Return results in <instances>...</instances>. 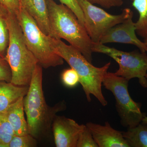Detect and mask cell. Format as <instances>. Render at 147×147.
Segmentation results:
<instances>
[{
	"label": "cell",
	"instance_id": "obj_1",
	"mask_svg": "<svg viewBox=\"0 0 147 147\" xmlns=\"http://www.w3.org/2000/svg\"><path fill=\"white\" fill-rule=\"evenodd\" d=\"M42 68L39 64L37 65L28 90L24 98L29 133L37 139L49 132L57 114L67 108L64 100L53 107L46 103L42 89Z\"/></svg>",
	"mask_w": 147,
	"mask_h": 147
},
{
	"label": "cell",
	"instance_id": "obj_2",
	"mask_svg": "<svg viewBox=\"0 0 147 147\" xmlns=\"http://www.w3.org/2000/svg\"><path fill=\"white\" fill-rule=\"evenodd\" d=\"M49 40L54 51L78 74L79 83L82 85L88 102L91 101V95H92L102 106L108 105V102L102 94V80L108 72L110 62L102 67H96L90 63L79 50L71 45L50 36Z\"/></svg>",
	"mask_w": 147,
	"mask_h": 147
},
{
	"label": "cell",
	"instance_id": "obj_3",
	"mask_svg": "<svg viewBox=\"0 0 147 147\" xmlns=\"http://www.w3.org/2000/svg\"><path fill=\"white\" fill-rule=\"evenodd\" d=\"M48 9L49 36L65 40L76 48L91 63L93 42L76 15L66 6L54 0H46Z\"/></svg>",
	"mask_w": 147,
	"mask_h": 147
},
{
	"label": "cell",
	"instance_id": "obj_4",
	"mask_svg": "<svg viewBox=\"0 0 147 147\" xmlns=\"http://www.w3.org/2000/svg\"><path fill=\"white\" fill-rule=\"evenodd\" d=\"M7 22L9 38L5 59L11 70V83L29 87L38 61L26 45L16 14L7 11Z\"/></svg>",
	"mask_w": 147,
	"mask_h": 147
},
{
	"label": "cell",
	"instance_id": "obj_5",
	"mask_svg": "<svg viewBox=\"0 0 147 147\" xmlns=\"http://www.w3.org/2000/svg\"><path fill=\"white\" fill-rule=\"evenodd\" d=\"M23 32L25 42L42 68L62 65L64 60L54 51L49 40L34 18L21 6L16 14Z\"/></svg>",
	"mask_w": 147,
	"mask_h": 147
},
{
	"label": "cell",
	"instance_id": "obj_6",
	"mask_svg": "<svg viewBox=\"0 0 147 147\" xmlns=\"http://www.w3.org/2000/svg\"><path fill=\"white\" fill-rule=\"evenodd\" d=\"M128 80L114 73L107 72L102 86L113 93L116 100V108L122 126L127 128L137 126L146 116L141 110V102L134 101L129 92Z\"/></svg>",
	"mask_w": 147,
	"mask_h": 147
},
{
	"label": "cell",
	"instance_id": "obj_7",
	"mask_svg": "<svg viewBox=\"0 0 147 147\" xmlns=\"http://www.w3.org/2000/svg\"><path fill=\"white\" fill-rule=\"evenodd\" d=\"M92 50L93 53L108 55L117 63L119 68L114 73L115 75L129 81L133 78H138L140 85L143 88H147L146 53L137 50L124 52L100 43H93Z\"/></svg>",
	"mask_w": 147,
	"mask_h": 147
},
{
	"label": "cell",
	"instance_id": "obj_8",
	"mask_svg": "<svg viewBox=\"0 0 147 147\" xmlns=\"http://www.w3.org/2000/svg\"><path fill=\"white\" fill-rule=\"evenodd\" d=\"M84 17V27L93 43L100 42L105 33L114 26L124 21L131 12L126 8L118 15H113L86 0H78Z\"/></svg>",
	"mask_w": 147,
	"mask_h": 147
},
{
	"label": "cell",
	"instance_id": "obj_9",
	"mask_svg": "<svg viewBox=\"0 0 147 147\" xmlns=\"http://www.w3.org/2000/svg\"><path fill=\"white\" fill-rule=\"evenodd\" d=\"M133 12L131 11L123 22L114 26L104 34L99 43H120L135 45L143 53H147V47L136 34V27L132 18Z\"/></svg>",
	"mask_w": 147,
	"mask_h": 147
},
{
	"label": "cell",
	"instance_id": "obj_10",
	"mask_svg": "<svg viewBox=\"0 0 147 147\" xmlns=\"http://www.w3.org/2000/svg\"><path fill=\"white\" fill-rule=\"evenodd\" d=\"M85 125L65 116H56L52 126L56 146L76 147L79 134Z\"/></svg>",
	"mask_w": 147,
	"mask_h": 147
},
{
	"label": "cell",
	"instance_id": "obj_11",
	"mask_svg": "<svg viewBox=\"0 0 147 147\" xmlns=\"http://www.w3.org/2000/svg\"><path fill=\"white\" fill-rule=\"evenodd\" d=\"M86 125L98 147H129L124 138L123 131L113 128L108 121L104 125L88 122Z\"/></svg>",
	"mask_w": 147,
	"mask_h": 147
},
{
	"label": "cell",
	"instance_id": "obj_12",
	"mask_svg": "<svg viewBox=\"0 0 147 147\" xmlns=\"http://www.w3.org/2000/svg\"><path fill=\"white\" fill-rule=\"evenodd\" d=\"M21 6L34 18L45 34L49 35V18L46 0H20Z\"/></svg>",
	"mask_w": 147,
	"mask_h": 147
},
{
	"label": "cell",
	"instance_id": "obj_13",
	"mask_svg": "<svg viewBox=\"0 0 147 147\" xmlns=\"http://www.w3.org/2000/svg\"><path fill=\"white\" fill-rule=\"evenodd\" d=\"M24 97L19 98L4 113L15 135L29 134L28 124L24 115Z\"/></svg>",
	"mask_w": 147,
	"mask_h": 147
},
{
	"label": "cell",
	"instance_id": "obj_14",
	"mask_svg": "<svg viewBox=\"0 0 147 147\" xmlns=\"http://www.w3.org/2000/svg\"><path fill=\"white\" fill-rule=\"evenodd\" d=\"M29 87L16 86L11 82L0 81V114L6 112L9 107L21 97H24Z\"/></svg>",
	"mask_w": 147,
	"mask_h": 147
},
{
	"label": "cell",
	"instance_id": "obj_15",
	"mask_svg": "<svg viewBox=\"0 0 147 147\" xmlns=\"http://www.w3.org/2000/svg\"><path fill=\"white\" fill-rule=\"evenodd\" d=\"M123 135L129 147H147V124L141 123L127 128Z\"/></svg>",
	"mask_w": 147,
	"mask_h": 147
},
{
	"label": "cell",
	"instance_id": "obj_16",
	"mask_svg": "<svg viewBox=\"0 0 147 147\" xmlns=\"http://www.w3.org/2000/svg\"><path fill=\"white\" fill-rule=\"evenodd\" d=\"M132 5L139 15L135 23L136 32L139 36L145 38L147 36V0H133Z\"/></svg>",
	"mask_w": 147,
	"mask_h": 147
},
{
	"label": "cell",
	"instance_id": "obj_17",
	"mask_svg": "<svg viewBox=\"0 0 147 147\" xmlns=\"http://www.w3.org/2000/svg\"><path fill=\"white\" fill-rule=\"evenodd\" d=\"M7 11L0 5V57L5 59L9 42V31L7 22Z\"/></svg>",
	"mask_w": 147,
	"mask_h": 147
},
{
	"label": "cell",
	"instance_id": "obj_18",
	"mask_svg": "<svg viewBox=\"0 0 147 147\" xmlns=\"http://www.w3.org/2000/svg\"><path fill=\"white\" fill-rule=\"evenodd\" d=\"M14 133L4 113L0 114V147H8Z\"/></svg>",
	"mask_w": 147,
	"mask_h": 147
},
{
	"label": "cell",
	"instance_id": "obj_19",
	"mask_svg": "<svg viewBox=\"0 0 147 147\" xmlns=\"http://www.w3.org/2000/svg\"><path fill=\"white\" fill-rule=\"evenodd\" d=\"M37 145V139L29 133L22 135L14 134L8 147H35Z\"/></svg>",
	"mask_w": 147,
	"mask_h": 147
},
{
	"label": "cell",
	"instance_id": "obj_20",
	"mask_svg": "<svg viewBox=\"0 0 147 147\" xmlns=\"http://www.w3.org/2000/svg\"><path fill=\"white\" fill-rule=\"evenodd\" d=\"M76 147H98L86 125L79 134Z\"/></svg>",
	"mask_w": 147,
	"mask_h": 147
},
{
	"label": "cell",
	"instance_id": "obj_21",
	"mask_svg": "<svg viewBox=\"0 0 147 147\" xmlns=\"http://www.w3.org/2000/svg\"><path fill=\"white\" fill-rule=\"evenodd\" d=\"M61 77L62 82L64 86L68 88H74L79 83L78 74L71 67L64 70L62 73Z\"/></svg>",
	"mask_w": 147,
	"mask_h": 147
},
{
	"label": "cell",
	"instance_id": "obj_22",
	"mask_svg": "<svg viewBox=\"0 0 147 147\" xmlns=\"http://www.w3.org/2000/svg\"><path fill=\"white\" fill-rule=\"evenodd\" d=\"M61 3L70 9L76 15L79 22L84 27V13L78 0H59Z\"/></svg>",
	"mask_w": 147,
	"mask_h": 147
},
{
	"label": "cell",
	"instance_id": "obj_23",
	"mask_svg": "<svg viewBox=\"0 0 147 147\" xmlns=\"http://www.w3.org/2000/svg\"><path fill=\"white\" fill-rule=\"evenodd\" d=\"M11 72L10 67L5 58L0 57V81L11 82Z\"/></svg>",
	"mask_w": 147,
	"mask_h": 147
},
{
	"label": "cell",
	"instance_id": "obj_24",
	"mask_svg": "<svg viewBox=\"0 0 147 147\" xmlns=\"http://www.w3.org/2000/svg\"><path fill=\"white\" fill-rule=\"evenodd\" d=\"M0 5L10 13L16 14L21 7L19 0H0Z\"/></svg>",
	"mask_w": 147,
	"mask_h": 147
},
{
	"label": "cell",
	"instance_id": "obj_25",
	"mask_svg": "<svg viewBox=\"0 0 147 147\" xmlns=\"http://www.w3.org/2000/svg\"><path fill=\"white\" fill-rule=\"evenodd\" d=\"M93 4L99 5L100 6L106 9L115 7H120L123 4V0H86Z\"/></svg>",
	"mask_w": 147,
	"mask_h": 147
},
{
	"label": "cell",
	"instance_id": "obj_26",
	"mask_svg": "<svg viewBox=\"0 0 147 147\" xmlns=\"http://www.w3.org/2000/svg\"><path fill=\"white\" fill-rule=\"evenodd\" d=\"M146 77L147 78V73L146 75ZM142 123H144V124H147V117L146 116L142 120Z\"/></svg>",
	"mask_w": 147,
	"mask_h": 147
},
{
	"label": "cell",
	"instance_id": "obj_27",
	"mask_svg": "<svg viewBox=\"0 0 147 147\" xmlns=\"http://www.w3.org/2000/svg\"><path fill=\"white\" fill-rule=\"evenodd\" d=\"M144 42L145 44H146V45L147 47V36L145 38L144 41Z\"/></svg>",
	"mask_w": 147,
	"mask_h": 147
},
{
	"label": "cell",
	"instance_id": "obj_28",
	"mask_svg": "<svg viewBox=\"0 0 147 147\" xmlns=\"http://www.w3.org/2000/svg\"><path fill=\"white\" fill-rule=\"evenodd\" d=\"M19 1H20V0H19Z\"/></svg>",
	"mask_w": 147,
	"mask_h": 147
}]
</instances>
